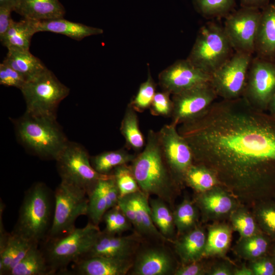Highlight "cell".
I'll use <instances>...</instances> for the list:
<instances>
[{
	"label": "cell",
	"mask_w": 275,
	"mask_h": 275,
	"mask_svg": "<svg viewBox=\"0 0 275 275\" xmlns=\"http://www.w3.org/2000/svg\"><path fill=\"white\" fill-rule=\"evenodd\" d=\"M194 163L216 176L219 186L244 200L275 191V118L242 97L214 101L180 124Z\"/></svg>",
	"instance_id": "6da1fadb"
},
{
	"label": "cell",
	"mask_w": 275,
	"mask_h": 275,
	"mask_svg": "<svg viewBox=\"0 0 275 275\" xmlns=\"http://www.w3.org/2000/svg\"><path fill=\"white\" fill-rule=\"evenodd\" d=\"M141 190L147 196L155 195L170 202L178 184L167 164L158 133L149 130L144 149L130 165Z\"/></svg>",
	"instance_id": "7a4b0ae2"
},
{
	"label": "cell",
	"mask_w": 275,
	"mask_h": 275,
	"mask_svg": "<svg viewBox=\"0 0 275 275\" xmlns=\"http://www.w3.org/2000/svg\"><path fill=\"white\" fill-rule=\"evenodd\" d=\"M13 122L18 141L39 158L56 160L69 141L56 117L25 112Z\"/></svg>",
	"instance_id": "3957f363"
},
{
	"label": "cell",
	"mask_w": 275,
	"mask_h": 275,
	"mask_svg": "<svg viewBox=\"0 0 275 275\" xmlns=\"http://www.w3.org/2000/svg\"><path fill=\"white\" fill-rule=\"evenodd\" d=\"M52 200L44 183L33 184L25 193L12 233L34 244L45 240L53 218Z\"/></svg>",
	"instance_id": "277c9868"
},
{
	"label": "cell",
	"mask_w": 275,
	"mask_h": 275,
	"mask_svg": "<svg viewBox=\"0 0 275 275\" xmlns=\"http://www.w3.org/2000/svg\"><path fill=\"white\" fill-rule=\"evenodd\" d=\"M233 50L223 26L209 22L199 30L187 59L211 75L231 57Z\"/></svg>",
	"instance_id": "5b68a950"
},
{
	"label": "cell",
	"mask_w": 275,
	"mask_h": 275,
	"mask_svg": "<svg viewBox=\"0 0 275 275\" xmlns=\"http://www.w3.org/2000/svg\"><path fill=\"white\" fill-rule=\"evenodd\" d=\"M100 233L98 226L89 222L63 236L46 241L47 246L43 253L50 268L54 273L59 269L63 270L70 263L85 256Z\"/></svg>",
	"instance_id": "8992f818"
},
{
	"label": "cell",
	"mask_w": 275,
	"mask_h": 275,
	"mask_svg": "<svg viewBox=\"0 0 275 275\" xmlns=\"http://www.w3.org/2000/svg\"><path fill=\"white\" fill-rule=\"evenodd\" d=\"M82 188L61 180L56 189L54 208L51 225L45 240L63 236L75 228L80 215H87L88 198Z\"/></svg>",
	"instance_id": "52a82bcc"
},
{
	"label": "cell",
	"mask_w": 275,
	"mask_h": 275,
	"mask_svg": "<svg viewBox=\"0 0 275 275\" xmlns=\"http://www.w3.org/2000/svg\"><path fill=\"white\" fill-rule=\"evenodd\" d=\"M20 90L26 103L25 112L56 117L60 103L70 92L47 68L26 81Z\"/></svg>",
	"instance_id": "ba28073f"
},
{
	"label": "cell",
	"mask_w": 275,
	"mask_h": 275,
	"mask_svg": "<svg viewBox=\"0 0 275 275\" xmlns=\"http://www.w3.org/2000/svg\"><path fill=\"white\" fill-rule=\"evenodd\" d=\"M90 157L82 145L68 141L55 160L61 180L82 188L87 196L98 180L106 175L95 171Z\"/></svg>",
	"instance_id": "9c48e42d"
},
{
	"label": "cell",
	"mask_w": 275,
	"mask_h": 275,
	"mask_svg": "<svg viewBox=\"0 0 275 275\" xmlns=\"http://www.w3.org/2000/svg\"><path fill=\"white\" fill-rule=\"evenodd\" d=\"M253 55L235 52L211 75L210 84L218 97L234 99L242 97Z\"/></svg>",
	"instance_id": "30bf717a"
},
{
	"label": "cell",
	"mask_w": 275,
	"mask_h": 275,
	"mask_svg": "<svg viewBox=\"0 0 275 275\" xmlns=\"http://www.w3.org/2000/svg\"><path fill=\"white\" fill-rule=\"evenodd\" d=\"M274 92V61L253 57L242 97L254 108L266 112Z\"/></svg>",
	"instance_id": "8fae6325"
},
{
	"label": "cell",
	"mask_w": 275,
	"mask_h": 275,
	"mask_svg": "<svg viewBox=\"0 0 275 275\" xmlns=\"http://www.w3.org/2000/svg\"><path fill=\"white\" fill-rule=\"evenodd\" d=\"M261 14V9L241 7L225 17L223 28L235 52L254 53Z\"/></svg>",
	"instance_id": "7c38bea8"
},
{
	"label": "cell",
	"mask_w": 275,
	"mask_h": 275,
	"mask_svg": "<svg viewBox=\"0 0 275 275\" xmlns=\"http://www.w3.org/2000/svg\"><path fill=\"white\" fill-rule=\"evenodd\" d=\"M173 123L163 125L157 132L162 153L177 184L184 182V176L194 163L192 151Z\"/></svg>",
	"instance_id": "4fadbf2b"
},
{
	"label": "cell",
	"mask_w": 275,
	"mask_h": 275,
	"mask_svg": "<svg viewBox=\"0 0 275 275\" xmlns=\"http://www.w3.org/2000/svg\"><path fill=\"white\" fill-rule=\"evenodd\" d=\"M218 97L210 82L201 84L172 96V123L180 125L204 112Z\"/></svg>",
	"instance_id": "5bb4252c"
},
{
	"label": "cell",
	"mask_w": 275,
	"mask_h": 275,
	"mask_svg": "<svg viewBox=\"0 0 275 275\" xmlns=\"http://www.w3.org/2000/svg\"><path fill=\"white\" fill-rule=\"evenodd\" d=\"M211 75L193 65L187 59L179 60L158 75L162 91L173 95L197 86L210 82Z\"/></svg>",
	"instance_id": "9a60e30c"
},
{
	"label": "cell",
	"mask_w": 275,
	"mask_h": 275,
	"mask_svg": "<svg viewBox=\"0 0 275 275\" xmlns=\"http://www.w3.org/2000/svg\"><path fill=\"white\" fill-rule=\"evenodd\" d=\"M73 271L79 275H124L132 267L129 258L85 257L74 262Z\"/></svg>",
	"instance_id": "2e32d148"
},
{
	"label": "cell",
	"mask_w": 275,
	"mask_h": 275,
	"mask_svg": "<svg viewBox=\"0 0 275 275\" xmlns=\"http://www.w3.org/2000/svg\"><path fill=\"white\" fill-rule=\"evenodd\" d=\"M136 242L133 236H116L105 231L101 232L90 250L83 257L129 258L133 253Z\"/></svg>",
	"instance_id": "e0dca14e"
},
{
	"label": "cell",
	"mask_w": 275,
	"mask_h": 275,
	"mask_svg": "<svg viewBox=\"0 0 275 275\" xmlns=\"http://www.w3.org/2000/svg\"><path fill=\"white\" fill-rule=\"evenodd\" d=\"M133 274L167 275L174 269L172 258L161 248H150L143 251L136 257L133 265Z\"/></svg>",
	"instance_id": "ac0fdd59"
},
{
	"label": "cell",
	"mask_w": 275,
	"mask_h": 275,
	"mask_svg": "<svg viewBox=\"0 0 275 275\" xmlns=\"http://www.w3.org/2000/svg\"><path fill=\"white\" fill-rule=\"evenodd\" d=\"M261 58L275 59V2L261 9L255 52Z\"/></svg>",
	"instance_id": "d6986e66"
},
{
	"label": "cell",
	"mask_w": 275,
	"mask_h": 275,
	"mask_svg": "<svg viewBox=\"0 0 275 275\" xmlns=\"http://www.w3.org/2000/svg\"><path fill=\"white\" fill-rule=\"evenodd\" d=\"M14 11L23 19L34 21L62 18L66 13L59 0H18Z\"/></svg>",
	"instance_id": "ffe728a7"
},
{
	"label": "cell",
	"mask_w": 275,
	"mask_h": 275,
	"mask_svg": "<svg viewBox=\"0 0 275 275\" xmlns=\"http://www.w3.org/2000/svg\"><path fill=\"white\" fill-rule=\"evenodd\" d=\"M33 22L36 33L49 32L63 35L77 41L103 33L102 29L70 21L64 17L43 21L33 20Z\"/></svg>",
	"instance_id": "44dd1931"
},
{
	"label": "cell",
	"mask_w": 275,
	"mask_h": 275,
	"mask_svg": "<svg viewBox=\"0 0 275 275\" xmlns=\"http://www.w3.org/2000/svg\"><path fill=\"white\" fill-rule=\"evenodd\" d=\"M35 33L33 20L23 19L16 21L12 20L0 40L8 50H30L31 39Z\"/></svg>",
	"instance_id": "7402d4cb"
},
{
	"label": "cell",
	"mask_w": 275,
	"mask_h": 275,
	"mask_svg": "<svg viewBox=\"0 0 275 275\" xmlns=\"http://www.w3.org/2000/svg\"><path fill=\"white\" fill-rule=\"evenodd\" d=\"M136 214L135 229L139 233L163 241L167 239L154 225L152 216L148 197L141 190L129 195Z\"/></svg>",
	"instance_id": "603a6c76"
},
{
	"label": "cell",
	"mask_w": 275,
	"mask_h": 275,
	"mask_svg": "<svg viewBox=\"0 0 275 275\" xmlns=\"http://www.w3.org/2000/svg\"><path fill=\"white\" fill-rule=\"evenodd\" d=\"M3 62L21 73L26 81L35 77L47 68L43 62L32 54L30 50H8Z\"/></svg>",
	"instance_id": "cb8c5ba5"
},
{
	"label": "cell",
	"mask_w": 275,
	"mask_h": 275,
	"mask_svg": "<svg viewBox=\"0 0 275 275\" xmlns=\"http://www.w3.org/2000/svg\"><path fill=\"white\" fill-rule=\"evenodd\" d=\"M39 244H34L8 275H49L55 273L48 265Z\"/></svg>",
	"instance_id": "d4e9b609"
},
{
	"label": "cell",
	"mask_w": 275,
	"mask_h": 275,
	"mask_svg": "<svg viewBox=\"0 0 275 275\" xmlns=\"http://www.w3.org/2000/svg\"><path fill=\"white\" fill-rule=\"evenodd\" d=\"M206 236L201 229H194L175 243L176 251L182 261L188 264L202 257L206 244Z\"/></svg>",
	"instance_id": "484cf974"
},
{
	"label": "cell",
	"mask_w": 275,
	"mask_h": 275,
	"mask_svg": "<svg viewBox=\"0 0 275 275\" xmlns=\"http://www.w3.org/2000/svg\"><path fill=\"white\" fill-rule=\"evenodd\" d=\"M111 174L105 175L97 182L88 194L87 215L91 223L98 226L108 210L106 193Z\"/></svg>",
	"instance_id": "4316f807"
},
{
	"label": "cell",
	"mask_w": 275,
	"mask_h": 275,
	"mask_svg": "<svg viewBox=\"0 0 275 275\" xmlns=\"http://www.w3.org/2000/svg\"><path fill=\"white\" fill-rule=\"evenodd\" d=\"M136 113L129 104L121 121L120 130L125 140L126 146L138 152L144 147L145 140L139 127Z\"/></svg>",
	"instance_id": "83f0119b"
},
{
	"label": "cell",
	"mask_w": 275,
	"mask_h": 275,
	"mask_svg": "<svg viewBox=\"0 0 275 275\" xmlns=\"http://www.w3.org/2000/svg\"><path fill=\"white\" fill-rule=\"evenodd\" d=\"M136 155L130 153L124 149L105 151L90 157L93 168L102 175H110L117 166L131 162Z\"/></svg>",
	"instance_id": "f1b7e54d"
},
{
	"label": "cell",
	"mask_w": 275,
	"mask_h": 275,
	"mask_svg": "<svg viewBox=\"0 0 275 275\" xmlns=\"http://www.w3.org/2000/svg\"><path fill=\"white\" fill-rule=\"evenodd\" d=\"M149 202L152 221L161 234L169 240L175 231L173 213L162 199H151Z\"/></svg>",
	"instance_id": "f546056e"
},
{
	"label": "cell",
	"mask_w": 275,
	"mask_h": 275,
	"mask_svg": "<svg viewBox=\"0 0 275 275\" xmlns=\"http://www.w3.org/2000/svg\"><path fill=\"white\" fill-rule=\"evenodd\" d=\"M221 187L220 186H217L202 193L199 201L201 206L206 212L221 215L229 212L232 209V199Z\"/></svg>",
	"instance_id": "4dcf8cb0"
},
{
	"label": "cell",
	"mask_w": 275,
	"mask_h": 275,
	"mask_svg": "<svg viewBox=\"0 0 275 275\" xmlns=\"http://www.w3.org/2000/svg\"><path fill=\"white\" fill-rule=\"evenodd\" d=\"M184 182L201 193L219 186L216 176L211 171L202 165L194 163L186 172Z\"/></svg>",
	"instance_id": "1f68e13d"
},
{
	"label": "cell",
	"mask_w": 275,
	"mask_h": 275,
	"mask_svg": "<svg viewBox=\"0 0 275 275\" xmlns=\"http://www.w3.org/2000/svg\"><path fill=\"white\" fill-rule=\"evenodd\" d=\"M196 10L206 18L226 17L232 12L236 0H192Z\"/></svg>",
	"instance_id": "d6a6232c"
},
{
	"label": "cell",
	"mask_w": 275,
	"mask_h": 275,
	"mask_svg": "<svg viewBox=\"0 0 275 275\" xmlns=\"http://www.w3.org/2000/svg\"><path fill=\"white\" fill-rule=\"evenodd\" d=\"M231 231L225 226L211 228L206 241L202 256L220 254L228 248L231 240Z\"/></svg>",
	"instance_id": "836d02e7"
},
{
	"label": "cell",
	"mask_w": 275,
	"mask_h": 275,
	"mask_svg": "<svg viewBox=\"0 0 275 275\" xmlns=\"http://www.w3.org/2000/svg\"><path fill=\"white\" fill-rule=\"evenodd\" d=\"M113 175L120 193V197L131 195L141 190L131 167L127 164L116 167Z\"/></svg>",
	"instance_id": "e575fe53"
},
{
	"label": "cell",
	"mask_w": 275,
	"mask_h": 275,
	"mask_svg": "<svg viewBox=\"0 0 275 275\" xmlns=\"http://www.w3.org/2000/svg\"><path fill=\"white\" fill-rule=\"evenodd\" d=\"M156 83L149 71L146 80L140 85L136 95L129 104L139 113L149 108L156 93Z\"/></svg>",
	"instance_id": "d590c367"
},
{
	"label": "cell",
	"mask_w": 275,
	"mask_h": 275,
	"mask_svg": "<svg viewBox=\"0 0 275 275\" xmlns=\"http://www.w3.org/2000/svg\"><path fill=\"white\" fill-rule=\"evenodd\" d=\"M173 216L175 227L179 233H182L194 226L197 219V212L192 203L185 199L177 206Z\"/></svg>",
	"instance_id": "8d00e7d4"
},
{
	"label": "cell",
	"mask_w": 275,
	"mask_h": 275,
	"mask_svg": "<svg viewBox=\"0 0 275 275\" xmlns=\"http://www.w3.org/2000/svg\"><path fill=\"white\" fill-rule=\"evenodd\" d=\"M102 219L105 224V232L113 235L128 230L131 224L118 205L108 210Z\"/></svg>",
	"instance_id": "74e56055"
},
{
	"label": "cell",
	"mask_w": 275,
	"mask_h": 275,
	"mask_svg": "<svg viewBox=\"0 0 275 275\" xmlns=\"http://www.w3.org/2000/svg\"><path fill=\"white\" fill-rule=\"evenodd\" d=\"M170 94L162 91L156 92L149 107L153 116L171 117L173 111V102Z\"/></svg>",
	"instance_id": "f35d334b"
},
{
	"label": "cell",
	"mask_w": 275,
	"mask_h": 275,
	"mask_svg": "<svg viewBox=\"0 0 275 275\" xmlns=\"http://www.w3.org/2000/svg\"><path fill=\"white\" fill-rule=\"evenodd\" d=\"M245 239L241 250L246 257L257 258L266 252L268 243L267 240L262 236L256 234Z\"/></svg>",
	"instance_id": "ab89813d"
},
{
	"label": "cell",
	"mask_w": 275,
	"mask_h": 275,
	"mask_svg": "<svg viewBox=\"0 0 275 275\" xmlns=\"http://www.w3.org/2000/svg\"><path fill=\"white\" fill-rule=\"evenodd\" d=\"M233 225L240 235L247 238L256 235L257 227L254 218L244 212L235 214L232 218Z\"/></svg>",
	"instance_id": "60d3db41"
},
{
	"label": "cell",
	"mask_w": 275,
	"mask_h": 275,
	"mask_svg": "<svg viewBox=\"0 0 275 275\" xmlns=\"http://www.w3.org/2000/svg\"><path fill=\"white\" fill-rule=\"evenodd\" d=\"M26 81L19 72L4 62L0 64V84L21 89Z\"/></svg>",
	"instance_id": "b9f144b4"
},
{
	"label": "cell",
	"mask_w": 275,
	"mask_h": 275,
	"mask_svg": "<svg viewBox=\"0 0 275 275\" xmlns=\"http://www.w3.org/2000/svg\"><path fill=\"white\" fill-rule=\"evenodd\" d=\"M263 229L275 237V205H266L260 208L258 214Z\"/></svg>",
	"instance_id": "7bdbcfd3"
},
{
	"label": "cell",
	"mask_w": 275,
	"mask_h": 275,
	"mask_svg": "<svg viewBox=\"0 0 275 275\" xmlns=\"http://www.w3.org/2000/svg\"><path fill=\"white\" fill-rule=\"evenodd\" d=\"M118 206L130 223L135 228L136 226V214L130 195L120 197Z\"/></svg>",
	"instance_id": "ee69618b"
},
{
	"label": "cell",
	"mask_w": 275,
	"mask_h": 275,
	"mask_svg": "<svg viewBox=\"0 0 275 275\" xmlns=\"http://www.w3.org/2000/svg\"><path fill=\"white\" fill-rule=\"evenodd\" d=\"M253 274L256 275L275 274V267L270 260L263 259L256 262L253 265Z\"/></svg>",
	"instance_id": "f6af8a7d"
},
{
	"label": "cell",
	"mask_w": 275,
	"mask_h": 275,
	"mask_svg": "<svg viewBox=\"0 0 275 275\" xmlns=\"http://www.w3.org/2000/svg\"><path fill=\"white\" fill-rule=\"evenodd\" d=\"M202 266L196 261L181 267L176 271V275H200L203 273Z\"/></svg>",
	"instance_id": "bcb514c9"
},
{
	"label": "cell",
	"mask_w": 275,
	"mask_h": 275,
	"mask_svg": "<svg viewBox=\"0 0 275 275\" xmlns=\"http://www.w3.org/2000/svg\"><path fill=\"white\" fill-rule=\"evenodd\" d=\"M12 11L9 9L0 7V38L6 33L13 20L11 16Z\"/></svg>",
	"instance_id": "7dc6e473"
},
{
	"label": "cell",
	"mask_w": 275,
	"mask_h": 275,
	"mask_svg": "<svg viewBox=\"0 0 275 275\" xmlns=\"http://www.w3.org/2000/svg\"><path fill=\"white\" fill-rule=\"evenodd\" d=\"M241 7L262 9L269 4V0H239Z\"/></svg>",
	"instance_id": "c3c4849f"
},
{
	"label": "cell",
	"mask_w": 275,
	"mask_h": 275,
	"mask_svg": "<svg viewBox=\"0 0 275 275\" xmlns=\"http://www.w3.org/2000/svg\"><path fill=\"white\" fill-rule=\"evenodd\" d=\"M17 2L18 0H0V7L9 9L14 11Z\"/></svg>",
	"instance_id": "681fc988"
},
{
	"label": "cell",
	"mask_w": 275,
	"mask_h": 275,
	"mask_svg": "<svg viewBox=\"0 0 275 275\" xmlns=\"http://www.w3.org/2000/svg\"><path fill=\"white\" fill-rule=\"evenodd\" d=\"M266 112L275 118V92L269 101Z\"/></svg>",
	"instance_id": "f907efd6"
},
{
	"label": "cell",
	"mask_w": 275,
	"mask_h": 275,
	"mask_svg": "<svg viewBox=\"0 0 275 275\" xmlns=\"http://www.w3.org/2000/svg\"><path fill=\"white\" fill-rule=\"evenodd\" d=\"M212 275H230L231 274L230 270L224 267H218L214 269L211 273Z\"/></svg>",
	"instance_id": "816d5d0a"
},
{
	"label": "cell",
	"mask_w": 275,
	"mask_h": 275,
	"mask_svg": "<svg viewBox=\"0 0 275 275\" xmlns=\"http://www.w3.org/2000/svg\"><path fill=\"white\" fill-rule=\"evenodd\" d=\"M234 274L236 275H252L254 274L252 270L248 269L245 267H243L242 268L235 270L234 272Z\"/></svg>",
	"instance_id": "f5cc1de1"
},
{
	"label": "cell",
	"mask_w": 275,
	"mask_h": 275,
	"mask_svg": "<svg viewBox=\"0 0 275 275\" xmlns=\"http://www.w3.org/2000/svg\"><path fill=\"white\" fill-rule=\"evenodd\" d=\"M274 259H275V256H274Z\"/></svg>",
	"instance_id": "db71d44e"
},
{
	"label": "cell",
	"mask_w": 275,
	"mask_h": 275,
	"mask_svg": "<svg viewBox=\"0 0 275 275\" xmlns=\"http://www.w3.org/2000/svg\"><path fill=\"white\" fill-rule=\"evenodd\" d=\"M274 2H275V0H274Z\"/></svg>",
	"instance_id": "11a10c76"
}]
</instances>
